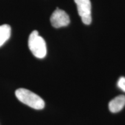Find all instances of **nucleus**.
<instances>
[{"label": "nucleus", "instance_id": "obj_1", "mask_svg": "<svg viewBox=\"0 0 125 125\" xmlns=\"http://www.w3.org/2000/svg\"><path fill=\"white\" fill-rule=\"evenodd\" d=\"M15 95L20 101L35 109L40 110L45 107V102L42 98L26 89H18L16 90Z\"/></svg>", "mask_w": 125, "mask_h": 125}, {"label": "nucleus", "instance_id": "obj_2", "mask_svg": "<svg viewBox=\"0 0 125 125\" xmlns=\"http://www.w3.org/2000/svg\"><path fill=\"white\" fill-rule=\"evenodd\" d=\"M29 48L34 56L38 59H43L47 53L46 45L44 39L39 35L38 31H32L29 38Z\"/></svg>", "mask_w": 125, "mask_h": 125}, {"label": "nucleus", "instance_id": "obj_3", "mask_svg": "<svg viewBox=\"0 0 125 125\" xmlns=\"http://www.w3.org/2000/svg\"><path fill=\"white\" fill-rule=\"evenodd\" d=\"M82 22L89 25L92 22L91 2L90 0H74Z\"/></svg>", "mask_w": 125, "mask_h": 125}, {"label": "nucleus", "instance_id": "obj_4", "mask_svg": "<svg viewBox=\"0 0 125 125\" xmlns=\"http://www.w3.org/2000/svg\"><path fill=\"white\" fill-rule=\"evenodd\" d=\"M70 22L69 16L64 10L57 8L51 16V23L55 28H60L68 26Z\"/></svg>", "mask_w": 125, "mask_h": 125}, {"label": "nucleus", "instance_id": "obj_5", "mask_svg": "<svg viewBox=\"0 0 125 125\" xmlns=\"http://www.w3.org/2000/svg\"><path fill=\"white\" fill-rule=\"evenodd\" d=\"M125 105V96L120 95L112 99L109 103V109L112 113L121 111Z\"/></svg>", "mask_w": 125, "mask_h": 125}, {"label": "nucleus", "instance_id": "obj_6", "mask_svg": "<svg viewBox=\"0 0 125 125\" xmlns=\"http://www.w3.org/2000/svg\"><path fill=\"white\" fill-rule=\"evenodd\" d=\"M11 28L8 24L0 26V47L2 46L10 38Z\"/></svg>", "mask_w": 125, "mask_h": 125}, {"label": "nucleus", "instance_id": "obj_7", "mask_svg": "<svg viewBox=\"0 0 125 125\" xmlns=\"http://www.w3.org/2000/svg\"><path fill=\"white\" fill-rule=\"evenodd\" d=\"M117 85L120 89L125 92V78L122 76L119 79Z\"/></svg>", "mask_w": 125, "mask_h": 125}]
</instances>
